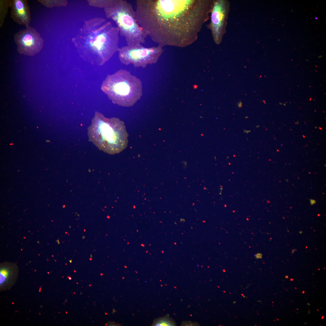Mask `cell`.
Here are the masks:
<instances>
[{
    "mask_svg": "<svg viewBox=\"0 0 326 326\" xmlns=\"http://www.w3.org/2000/svg\"><path fill=\"white\" fill-rule=\"evenodd\" d=\"M213 0H137L136 18L162 47H184L195 42L209 19Z\"/></svg>",
    "mask_w": 326,
    "mask_h": 326,
    "instance_id": "6da1fadb",
    "label": "cell"
},
{
    "mask_svg": "<svg viewBox=\"0 0 326 326\" xmlns=\"http://www.w3.org/2000/svg\"><path fill=\"white\" fill-rule=\"evenodd\" d=\"M86 29L83 37L85 47L82 49L80 55L92 64L102 65L118 51V29L102 19L99 27L95 26L89 31Z\"/></svg>",
    "mask_w": 326,
    "mask_h": 326,
    "instance_id": "7a4b0ae2",
    "label": "cell"
},
{
    "mask_svg": "<svg viewBox=\"0 0 326 326\" xmlns=\"http://www.w3.org/2000/svg\"><path fill=\"white\" fill-rule=\"evenodd\" d=\"M89 140L98 149L110 154L124 149L128 142V134L124 123L119 118H108L96 111L88 128Z\"/></svg>",
    "mask_w": 326,
    "mask_h": 326,
    "instance_id": "3957f363",
    "label": "cell"
},
{
    "mask_svg": "<svg viewBox=\"0 0 326 326\" xmlns=\"http://www.w3.org/2000/svg\"><path fill=\"white\" fill-rule=\"evenodd\" d=\"M106 16L117 25L120 35L127 45L144 43L147 35L138 24L132 5L124 0H106L102 2Z\"/></svg>",
    "mask_w": 326,
    "mask_h": 326,
    "instance_id": "277c9868",
    "label": "cell"
},
{
    "mask_svg": "<svg viewBox=\"0 0 326 326\" xmlns=\"http://www.w3.org/2000/svg\"><path fill=\"white\" fill-rule=\"evenodd\" d=\"M101 88L113 103L123 107L133 106L142 94L141 81L123 69L108 75Z\"/></svg>",
    "mask_w": 326,
    "mask_h": 326,
    "instance_id": "5b68a950",
    "label": "cell"
},
{
    "mask_svg": "<svg viewBox=\"0 0 326 326\" xmlns=\"http://www.w3.org/2000/svg\"><path fill=\"white\" fill-rule=\"evenodd\" d=\"M118 51L120 61L123 64H132L135 67L145 68L149 64L157 62L163 49L159 46L146 47L139 44L123 46Z\"/></svg>",
    "mask_w": 326,
    "mask_h": 326,
    "instance_id": "8992f818",
    "label": "cell"
},
{
    "mask_svg": "<svg viewBox=\"0 0 326 326\" xmlns=\"http://www.w3.org/2000/svg\"><path fill=\"white\" fill-rule=\"evenodd\" d=\"M230 3L227 0H213L211 21L207 25L211 31L213 40L217 45L222 42L226 32Z\"/></svg>",
    "mask_w": 326,
    "mask_h": 326,
    "instance_id": "52a82bcc",
    "label": "cell"
},
{
    "mask_svg": "<svg viewBox=\"0 0 326 326\" xmlns=\"http://www.w3.org/2000/svg\"><path fill=\"white\" fill-rule=\"evenodd\" d=\"M14 39L17 51L21 54L33 56L40 52L43 46V40L40 34L30 26L15 33Z\"/></svg>",
    "mask_w": 326,
    "mask_h": 326,
    "instance_id": "ba28073f",
    "label": "cell"
},
{
    "mask_svg": "<svg viewBox=\"0 0 326 326\" xmlns=\"http://www.w3.org/2000/svg\"><path fill=\"white\" fill-rule=\"evenodd\" d=\"M11 18L20 25L29 26L31 21L30 8L26 0H11Z\"/></svg>",
    "mask_w": 326,
    "mask_h": 326,
    "instance_id": "9c48e42d",
    "label": "cell"
},
{
    "mask_svg": "<svg viewBox=\"0 0 326 326\" xmlns=\"http://www.w3.org/2000/svg\"><path fill=\"white\" fill-rule=\"evenodd\" d=\"M10 1H0V27L2 26L4 20L6 16L8 8L10 7Z\"/></svg>",
    "mask_w": 326,
    "mask_h": 326,
    "instance_id": "30bf717a",
    "label": "cell"
},
{
    "mask_svg": "<svg viewBox=\"0 0 326 326\" xmlns=\"http://www.w3.org/2000/svg\"><path fill=\"white\" fill-rule=\"evenodd\" d=\"M11 273L8 269L6 267L2 268L0 270V284L1 286L8 284L11 280Z\"/></svg>",
    "mask_w": 326,
    "mask_h": 326,
    "instance_id": "8fae6325",
    "label": "cell"
},
{
    "mask_svg": "<svg viewBox=\"0 0 326 326\" xmlns=\"http://www.w3.org/2000/svg\"><path fill=\"white\" fill-rule=\"evenodd\" d=\"M174 324L171 321L166 319H162L157 322L155 324V326H172Z\"/></svg>",
    "mask_w": 326,
    "mask_h": 326,
    "instance_id": "7c38bea8",
    "label": "cell"
},
{
    "mask_svg": "<svg viewBox=\"0 0 326 326\" xmlns=\"http://www.w3.org/2000/svg\"><path fill=\"white\" fill-rule=\"evenodd\" d=\"M310 203L311 205H312L315 204L316 203V201L315 200L312 199L310 200Z\"/></svg>",
    "mask_w": 326,
    "mask_h": 326,
    "instance_id": "4fadbf2b",
    "label": "cell"
},
{
    "mask_svg": "<svg viewBox=\"0 0 326 326\" xmlns=\"http://www.w3.org/2000/svg\"><path fill=\"white\" fill-rule=\"evenodd\" d=\"M302 231H300L299 232V233L300 234H302Z\"/></svg>",
    "mask_w": 326,
    "mask_h": 326,
    "instance_id": "5bb4252c",
    "label": "cell"
},
{
    "mask_svg": "<svg viewBox=\"0 0 326 326\" xmlns=\"http://www.w3.org/2000/svg\"><path fill=\"white\" fill-rule=\"evenodd\" d=\"M68 278L69 279V280H71V279H72V278L70 277L69 276H68Z\"/></svg>",
    "mask_w": 326,
    "mask_h": 326,
    "instance_id": "9a60e30c",
    "label": "cell"
},
{
    "mask_svg": "<svg viewBox=\"0 0 326 326\" xmlns=\"http://www.w3.org/2000/svg\"><path fill=\"white\" fill-rule=\"evenodd\" d=\"M69 261H70V263H72V260H69Z\"/></svg>",
    "mask_w": 326,
    "mask_h": 326,
    "instance_id": "2e32d148",
    "label": "cell"
},
{
    "mask_svg": "<svg viewBox=\"0 0 326 326\" xmlns=\"http://www.w3.org/2000/svg\"><path fill=\"white\" fill-rule=\"evenodd\" d=\"M285 277H286V278H288V276H286Z\"/></svg>",
    "mask_w": 326,
    "mask_h": 326,
    "instance_id": "e0dca14e",
    "label": "cell"
},
{
    "mask_svg": "<svg viewBox=\"0 0 326 326\" xmlns=\"http://www.w3.org/2000/svg\"><path fill=\"white\" fill-rule=\"evenodd\" d=\"M308 305H310V304H309V303H308Z\"/></svg>",
    "mask_w": 326,
    "mask_h": 326,
    "instance_id": "ac0fdd59",
    "label": "cell"
},
{
    "mask_svg": "<svg viewBox=\"0 0 326 326\" xmlns=\"http://www.w3.org/2000/svg\"><path fill=\"white\" fill-rule=\"evenodd\" d=\"M233 303H235V302H233Z\"/></svg>",
    "mask_w": 326,
    "mask_h": 326,
    "instance_id": "d6986e66",
    "label": "cell"
}]
</instances>
